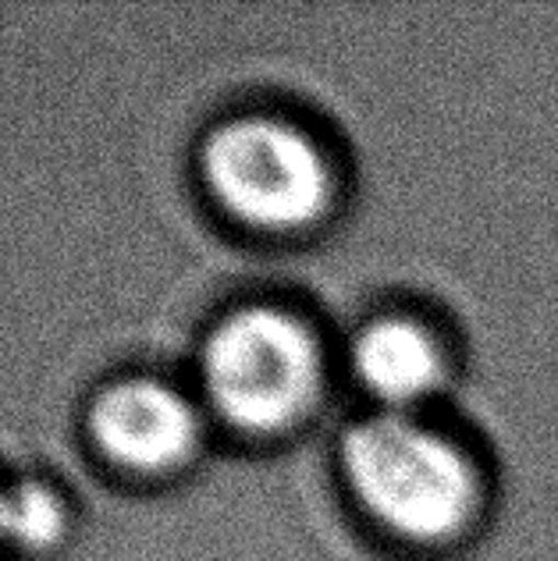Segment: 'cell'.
Returning a JSON list of instances; mask_svg holds the SVG:
<instances>
[{"label": "cell", "mask_w": 558, "mask_h": 561, "mask_svg": "<svg viewBox=\"0 0 558 561\" xmlns=\"http://www.w3.org/2000/svg\"><path fill=\"white\" fill-rule=\"evenodd\" d=\"M203 174L246 225L292 231L324 214L331 171L314 139L277 117H235L203 146Z\"/></svg>", "instance_id": "3957f363"}, {"label": "cell", "mask_w": 558, "mask_h": 561, "mask_svg": "<svg viewBox=\"0 0 558 561\" xmlns=\"http://www.w3.org/2000/svg\"><path fill=\"white\" fill-rule=\"evenodd\" d=\"M93 434L114 459L139 469L182 462L200 437L196 409L185 394L150 377H132L96 398Z\"/></svg>", "instance_id": "277c9868"}, {"label": "cell", "mask_w": 558, "mask_h": 561, "mask_svg": "<svg viewBox=\"0 0 558 561\" xmlns=\"http://www.w3.org/2000/svg\"><path fill=\"white\" fill-rule=\"evenodd\" d=\"M314 334L282 309H242L203 348V383L225 420L242 431H282L314 405L320 388Z\"/></svg>", "instance_id": "7a4b0ae2"}, {"label": "cell", "mask_w": 558, "mask_h": 561, "mask_svg": "<svg viewBox=\"0 0 558 561\" xmlns=\"http://www.w3.org/2000/svg\"><path fill=\"white\" fill-rule=\"evenodd\" d=\"M345 480L360 505L395 537L437 543L469 523L477 477L448 437L402 412L356 423L342 445Z\"/></svg>", "instance_id": "6da1fadb"}, {"label": "cell", "mask_w": 558, "mask_h": 561, "mask_svg": "<svg viewBox=\"0 0 558 561\" xmlns=\"http://www.w3.org/2000/svg\"><path fill=\"white\" fill-rule=\"evenodd\" d=\"M352 366H356L363 388L391 405V412L428 398L445 377V359L437 342L420 323L402 317L374 320L356 337Z\"/></svg>", "instance_id": "5b68a950"}, {"label": "cell", "mask_w": 558, "mask_h": 561, "mask_svg": "<svg viewBox=\"0 0 558 561\" xmlns=\"http://www.w3.org/2000/svg\"><path fill=\"white\" fill-rule=\"evenodd\" d=\"M65 526V505L47 483L22 480L0 491V537L22 548H43Z\"/></svg>", "instance_id": "8992f818"}]
</instances>
